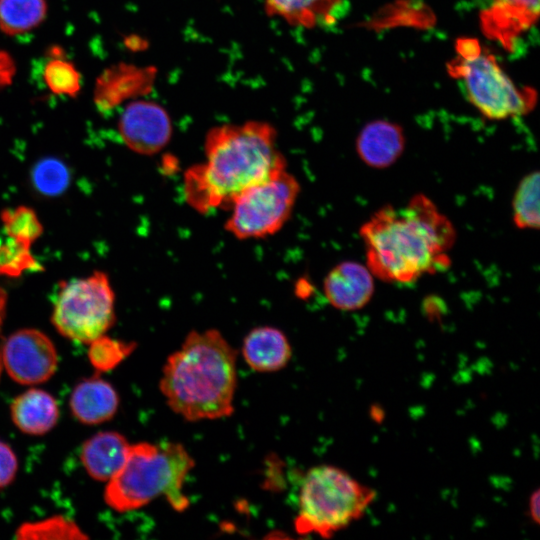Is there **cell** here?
I'll return each mask as SVG.
<instances>
[{"mask_svg":"<svg viewBox=\"0 0 540 540\" xmlns=\"http://www.w3.org/2000/svg\"><path fill=\"white\" fill-rule=\"evenodd\" d=\"M20 539H82L85 535L71 520L53 516L42 521L25 523L17 530Z\"/></svg>","mask_w":540,"mask_h":540,"instance_id":"23","label":"cell"},{"mask_svg":"<svg viewBox=\"0 0 540 540\" xmlns=\"http://www.w3.org/2000/svg\"><path fill=\"white\" fill-rule=\"evenodd\" d=\"M2 359L10 378L23 385L46 382L58 366L54 343L45 333L34 328L12 333L2 347Z\"/></svg>","mask_w":540,"mask_h":540,"instance_id":"9","label":"cell"},{"mask_svg":"<svg viewBox=\"0 0 540 540\" xmlns=\"http://www.w3.org/2000/svg\"><path fill=\"white\" fill-rule=\"evenodd\" d=\"M40 269L31 253V245L9 237L0 245V276L18 277L25 271Z\"/></svg>","mask_w":540,"mask_h":540,"instance_id":"24","label":"cell"},{"mask_svg":"<svg viewBox=\"0 0 540 540\" xmlns=\"http://www.w3.org/2000/svg\"><path fill=\"white\" fill-rule=\"evenodd\" d=\"M129 445L118 432H99L82 445L81 463L90 477L107 482L124 463Z\"/></svg>","mask_w":540,"mask_h":540,"instance_id":"17","label":"cell"},{"mask_svg":"<svg viewBox=\"0 0 540 540\" xmlns=\"http://www.w3.org/2000/svg\"><path fill=\"white\" fill-rule=\"evenodd\" d=\"M455 49L448 71L461 82L468 100L483 116L505 120L526 115L534 108L536 92L515 85L477 39L459 38Z\"/></svg>","mask_w":540,"mask_h":540,"instance_id":"6","label":"cell"},{"mask_svg":"<svg viewBox=\"0 0 540 540\" xmlns=\"http://www.w3.org/2000/svg\"><path fill=\"white\" fill-rule=\"evenodd\" d=\"M18 471V458L13 449L0 440V489L12 483Z\"/></svg>","mask_w":540,"mask_h":540,"instance_id":"27","label":"cell"},{"mask_svg":"<svg viewBox=\"0 0 540 540\" xmlns=\"http://www.w3.org/2000/svg\"><path fill=\"white\" fill-rule=\"evenodd\" d=\"M374 275L369 268L355 261L334 266L323 282L325 298L334 308L355 311L365 307L374 294Z\"/></svg>","mask_w":540,"mask_h":540,"instance_id":"11","label":"cell"},{"mask_svg":"<svg viewBox=\"0 0 540 540\" xmlns=\"http://www.w3.org/2000/svg\"><path fill=\"white\" fill-rule=\"evenodd\" d=\"M538 16L539 0H493L481 22L485 34L508 49Z\"/></svg>","mask_w":540,"mask_h":540,"instance_id":"12","label":"cell"},{"mask_svg":"<svg viewBox=\"0 0 540 540\" xmlns=\"http://www.w3.org/2000/svg\"><path fill=\"white\" fill-rule=\"evenodd\" d=\"M14 425L24 434L41 436L52 430L60 416L56 399L47 391L30 388L17 397L10 406Z\"/></svg>","mask_w":540,"mask_h":540,"instance_id":"15","label":"cell"},{"mask_svg":"<svg viewBox=\"0 0 540 540\" xmlns=\"http://www.w3.org/2000/svg\"><path fill=\"white\" fill-rule=\"evenodd\" d=\"M366 266L374 277L397 284L415 282L450 265L456 234L450 220L425 195L405 205H387L360 228Z\"/></svg>","mask_w":540,"mask_h":540,"instance_id":"1","label":"cell"},{"mask_svg":"<svg viewBox=\"0 0 540 540\" xmlns=\"http://www.w3.org/2000/svg\"><path fill=\"white\" fill-rule=\"evenodd\" d=\"M45 15V0H0V29L8 35L35 28Z\"/></svg>","mask_w":540,"mask_h":540,"instance_id":"19","label":"cell"},{"mask_svg":"<svg viewBox=\"0 0 540 540\" xmlns=\"http://www.w3.org/2000/svg\"><path fill=\"white\" fill-rule=\"evenodd\" d=\"M32 179L35 187L45 195H57L68 185L69 172L60 161L47 158L35 166Z\"/></svg>","mask_w":540,"mask_h":540,"instance_id":"25","label":"cell"},{"mask_svg":"<svg viewBox=\"0 0 540 540\" xmlns=\"http://www.w3.org/2000/svg\"><path fill=\"white\" fill-rule=\"evenodd\" d=\"M69 406L78 421L96 425L113 418L119 407V396L109 382L95 376L75 386Z\"/></svg>","mask_w":540,"mask_h":540,"instance_id":"14","label":"cell"},{"mask_svg":"<svg viewBox=\"0 0 540 540\" xmlns=\"http://www.w3.org/2000/svg\"><path fill=\"white\" fill-rule=\"evenodd\" d=\"M376 492L332 465L312 467L304 475L294 527L298 534L329 538L364 516Z\"/></svg>","mask_w":540,"mask_h":540,"instance_id":"5","label":"cell"},{"mask_svg":"<svg viewBox=\"0 0 540 540\" xmlns=\"http://www.w3.org/2000/svg\"><path fill=\"white\" fill-rule=\"evenodd\" d=\"M242 355L253 370L275 372L288 364L292 350L281 330L271 326H259L245 336Z\"/></svg>","mask_w":540,"mask_h":540,"instance_id":"16","label":"cell"},{"mask_svg":"<svg viewBox=\"0 0 540 540\" xmlns=\"http://www.w3.org/2000/svg\"><path fill=\"white\" fill-rule=\"evenodd\" d=\"M15 74V64L12 57L0 50V88L11 84Z\"/></svg>","mask_w":540,"mask_h":540,"instance_id":"28","label":"cell"},{"mask_svg":"<svg viewBox=\"0 0 540 540\" xmlns=\"http://www.w3.org/2000/svg\"><path fill=\"white\" fill-rule=\"evenodd\" d=\"M539 494H540L539 490H535L531 494V496L529 498V502H528L529 516L531 517V519L536 524L539 523V507H540V496H539Z\"/></svg>","mask_w":540,"mask_h":540,"instance_id":"29","label":"cell"},{"mask_svg":"<svg viewBox=\"0 0 540 540\" xmlns=\"http://www.w3.org/2000/svg\"><path fill=\"white\" fill-rule=\"evenodd\" d=\"M1 222L9 238L32 246L43 233V226L36 212L27 206L5 209L1 213Z\"/></svg>","mask_w":540,"mask_h":540,"instance_id":"21","label":"cell"},{"mask_svg":"<svg viewBox=\"0 0 540 540\" xmlns=\"http://www.w3.org/2000/svg\"><path fill=\"white\" fill-rule=\"evenodd\" d=\"M52 324L65 338L89 344L112 327L115 293L102 271L66 281L60 288L51 315Z\"/></svg>","mask_w":540,"mask_h":540,"instance_id":"7","label":"cell"},{"mask_svg":"<svg viewBox=\"0 0 540 540\" xmlns=\"http://www.w3.org/2000/svg\"><path fill=\"white\" fill-rule=\"evenodd\" d=\"M204 154V161L184 175L186 201L202 213L229 208L243 191L286 167L276 130L260 121L212 128L205 136Z\"/></svg>","mask_w":540,"mask_h":540,"instance_id":"2","label":"cell"},{"mask_svg":"<svg viewBox=\"0 0 540 540\" xmlns=\"http://www.w3.org/2000/svg\"><path fill=\"white\" fill-rule=\"evenodd\" d=\"M237 352L215 329L191 331L166 360L160 390L187 421L214 420L234 411Z\"/></svg>","mask_w":540,"mask_h":540,"instance_id":"3","label":"cell"},{"mask_svg":"<svg viewBox=\"0 0 540 540\" xmlns=\"http://www.w3.org/2000/svg\"><path fill=\"white\" fill-rule=\"evenodd\" d=\"M7 306V293L5 289L0 286V330L4 321Z\"/></svg>","mask_w":540,"mask_h":540,"instance_id":"30","label":"cell"},{"mask_svg":"<svg viewBox=\"0 0 540 540\" xmlns=\"http://www.w3.org/2000/svg\"><path fill=\"white\" fill-rule=\"evenodd\" d=\"M88 358L91 365L99 372L114 369L135 348L134 343L108 337L106 334L88 344Z\"/></svg>","mask_w":540,"mask_h":540,"instance_id":"22","label":"cell"},{"mask_svg":"<svg viewBox=\"0 0 540 540\" xmlns=\"http://www.w3.org/2000/svg\"><path fill=\"white\" fill-rule=\"evenodd\" d=\"M539 181V172H530L524 176L515 190L512 216L517 228H539Z\"/></svg>","mask_w":540,"mask_h":540,"instance_id":"20","label":"cell"},{"mask_svg":"<svg viewBox=\"0 0 540 540\" xmlns=\"http://www.w3.org/2000/svg\"><path fill=\"white\" fill-rule=\"evenodd\" d=\"M405 148V135L400 125L388 120L367 123L356 138V153L361 161L376 169L393 165Z\"/></svg>","mask_w":540,"mask_h":540,"instance_id":"13","label":"cell"},{"mask_svg":"<svg viewBox=\"0 0 540 540\" xmlns=\"http://www.w3.org/2000/svg\"><path fill=\"white\" fill-rule=\"evenodd\" d=\"M193 467L194 460L182 444H130L124 463L107 481L104 500L123 513L165 496L173 509L183 511L189 504L183 486Z\"/></svg>","mask_w":540,"mask_h":540,"instance_id":"4","label":"cell"},{"mask_svg":"<svg viewBox=\"0 0 540 540\" xmlns=\"http://www.w3.org/2000/svg\"><path fill=\"white\" fill-rule=\"evenodd\" d=\"M44 80L56 94L75 96L80 89L79 73L70 62L63 59H52L46 64Z\"/></svg>","mask_w":540,"mask_h":540,"instance_id":"26","label":"cell"},{"mask_svg":"<svg viewBox=\"0 0 540 540\" xmlns=\"http://www.w3.org/2000/svg\"><path fill=\"white\" fill-rule=\"evenodd\" d=\"M342 0H265L267 13L305 28L332 21Z\"/></svg>","mask_w":540,"mask_h":540,"instance_id":"18","label":"cell"},{"mask_svg":"<svg viewBox=\"0 0 540 540\" xmlns=\"http://www.w3.org/2000/svg\"><path fill=\"white\" fill-rule=\"evenodd\" d=\"M299 193L298 180L281 168L233 200L225 229L241 240L274 235L291 217Z\"/></svg>","mask_w":540,"mask_h":540,"instance_id":"8","label":"cell"},{"mask_svg":"<svg viewBox=\"0 0 540 540\" xmlns=\"http://www.w3.org/2000/svg\"><path fill=\"white\" fill-rule=\"evenodd\" d=\"M119 131L131 150L143 155H152L168 143L172 127L169 116L159 105L135 101L122 113Z\"/></svg>","mask_w":540,"mask_h":540,"instance_id":"10","label":"cell"}]
</instances>
